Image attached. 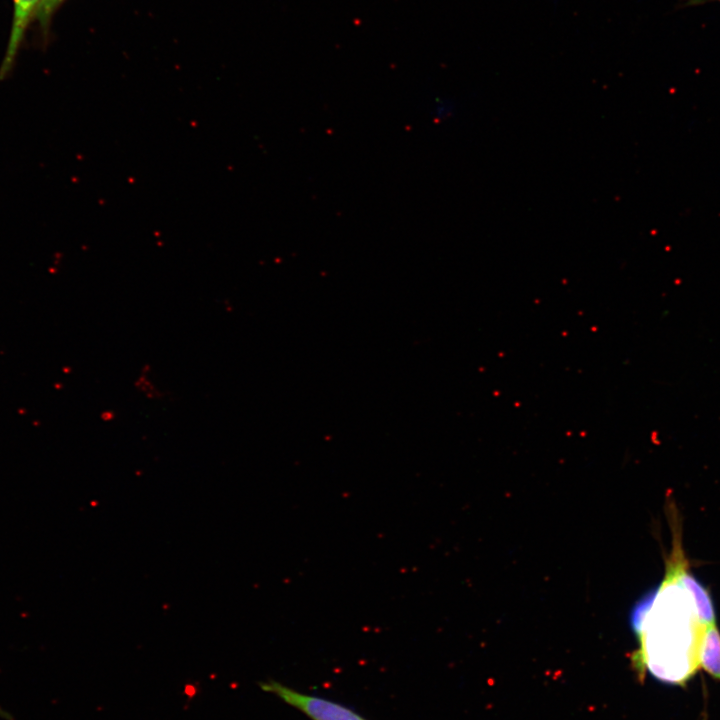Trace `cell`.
<instances>
[{"instance_id": "cell-1", "label": "cell", "mask_w": 720, "mask_h": 720, "mask_svg": "<svg viewBox=\"0 0 720 720\" xmlns=\"http://www.w3.org/2000/svg\"><path fill=\"white\" fill-rule=\"evenodd\" d=\"M631 626L639 646L632 663L640 673L681 683L699 666V648L706 625L698 618L690 592L666 564L660 586L633 607Z\"/></svg>"}, {"instance_id": "cell-2", "label": "cell", "mask_w": 720, "mask_h": 720, "mask_svg": "<svg viewBox=\"0 0 720 720\" xmlns=\"http://www.w3.org/2000/svg\"><path fill=\"white\" fill-rule=\"evenodd\" d=\"M259 686L312 720H367L338 702L299 692L274 680L261 682Z\"/></svg>"}, {"instance_id": "cell-3", "label": "cell", "mask_w": 720, "mask_h": 720, "mask_svg": "<svg viewBox=\"0 0 720 720\" xmlns=\"http://www.w3.org/2000/svg\"><path fill=\"white\" fill-rule=\"evenodd\" d=\"M673 549L667 563L672 566L680 583L690 592L698 618L704 625L715 622V609L708 590L694 577L687 568L678 535H674Z\"/></svg>"}, {"instance_id": "cell-4", "label": "cell", "mask_w": 720, "mask_h": 720, "mask_svg": "<svg viewBox=\"0 0 720 720\" xmlns=\"http://www.w3.org/2000/svg\"><path fill=\"white\" fill-rule=\"evenodd\" d=\"M42 0H14V14L7 50L0 67V79L8 75L14 65L25 31Z\"/></svg>"}, {"instance_id": "cell-5", "label": "cell", "mask_w": 720, "mask_h": 720, "mask_svg": "<svg viewBox=\"0 0 720 720\" xmlns=\"http://www.w3.org/2000/svg\"><path fill=\"white\" fill-rule=\"evenodd\" d=\"M699 666L720 681V631L715 622L704 628L699 648Z\"/></svg>"}, {"instance_id": "cell-6", "label": "cell", "mask_w": 720, "mask_h": 720, "mask_svg": "<svg viewBox=\"0 0 720 720\" xmlns=\"http://www.w3.org/2000/svg\"><path fill=\"white\" fill-rule=\"evenodd\" d=\"M64 2V0H42L36 17L40 22V26L45 30L48 27L50 19L57 8Z\"/></svg>"}, {"instance_id": "cell-7", "label": "cell", "mask_w": 720, "mask_h": 720, "mask_svg": "<svg viewBox=\"0 0 720 720\" xmlns=\"http://www.w3.org/2000/svg\"><path fill=\"white\" fill-rule=\"evenodd\" d=\"M454 111V106L444 101L436 102L432 107V116L435 120L443 121L449 118Z\"/></svg>"}, {"instance_id": "cell-8", "label": "cell", "mask_w": 720, "mask_h": 720, "mask_svg": "<svg viewBox=\"0 0 720 720\" xmlns=\"http://www.w3.org/2000/svg\"><path fill=\"white\" fill-rule=\"evenodd\" d=\"M718 1H720V0H718Z\"/></svg>"}]
</instances>
